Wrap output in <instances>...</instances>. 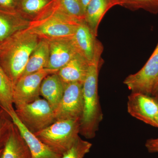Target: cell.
I'll list each match as a JSON object with an SVG mask.
<instances>
[{
    "label": "cell",
    "mask_w": 158,
    "mask_h": 158,
    "mask_svg": "<svg viewBox=\"0 0 158 158\" xmlns=\"http://www.w3.org/2000/svg\"><path fill=\"white\" fill-rule=\"evenodd\" d=\"M103 49L101 43L98 41L82 87L84 108L80 120V134L88 139L95 137L103 117L98 93L100 59Z\"/></svg>",
    "instance_id": "1"
},
{
    "label": "cell",
    "mask_w": 158,
    "mask_h": 158,
    "mask_svg": "<svg viewBox=\"0 0 158 158\" xmlns=\"http://www.w3.org/2000/svg\"><path fill=\"white\" fill-rule=\"evenodd\" d=\"M40 38L27 28L15 33L0 44V65L14 86L22 76Z\"/></svg>",
    "instance_id": "2"
},
{
    "label": "cell",
    "mask_w": 158,
    "mask_h": 158,
    "mask_svg": "<svg viewBox=\"0 0 158 158\" xmlns=\"http://www.w3.org/2000/svg\"><path fill=\"white\" fill-rule=\"evenodd\" d=\"M81 22L65 12L60 0H53L41 13L30 20L27 29L40 39H67L73 37Z\"/></svg>",
    "instance_id": "3"
},
{
    "label": "cell",
    "mask_w": 158,
    "mask_h": 158,
    "mask_svg": "<svg viewBox=\"0 0 158 158\" xmlns=\"http://www.w3.org/2000/svg\"><path fill=\"white\" fill-rule=\"evenodd\" d=\"M80 127L79 119L56 120L34 135L51 150L62 156L80 137Z\"/></svg>",
    "instance_id": "4"
},
{
    "label": "cell",
    "mask_w": 158,
    "mask_h": 158,
    "mask_svg": "<svg viewBox=\"0 0 158 158\" xmlns=\"http://www.w3.org/2000/svg\"><path fill=\"white\" fill-rule=\"evenodd\" d=\"M18 118L31 132L35 133L46 128L56 121L54 110L44 99L15 106Z\"/></svg>",
    "instance_id": "5"
},
{
    "label": "cell",
    "mask_w": 158,
    "mask_h": 158,
    "mask_svg": "<svg viewBox=\"0 0 158 158\" xmlns=\"http://www.w3.org/2000/svg\"><path fill=\"white\" fill-rule=\"evenodd\" d=\"M158 79V43L154 51L143 67L125 79L123 84L131 93L151 96Z\"/></svg>",
    "instance_id": "6"
},
{
    "label": "cell",
    "mask_w": 158,
    "mask_h": 158,
    "mask_svg": "<svg viewBox=\"0 0 158 158\" xmlns=\"http://www.w3.org/2000/svg\"><path fill=\"white\" fill-rule=\"evenodd\" d=\"M58 71L44 68L21 77L13 87L15 106L28 103L40 98V86L44 79L48 75Z\"/></svg>",
    "instance_id": "7"
},
{
    "label": "cell",
    "mask_w": 158,
    "mask_h": 158,
    "mask_svg": "<svg viewBox=\"0 0 158 158\" xmlns=\"http://www.w3.org/2000/svg\"><path fill=\"white\" fill-rule=\"evenodd\" d=\"M83 84L73 83L65 85L62 99L54 110L56 121L66 119L81 120L84 108Z\"/></svg>",
    "instance_id": "8"
},
{
    "label": "cell",
    "mask_w": 158,
    "mask_h": 158,
    "mask_svg": "<svg viewBox=\"0 0 158 158\" xmlns=\"http://www.w3.org/2000/svg\"><path fill=\"white\" fill-rule=\"evenodd\" d=\"M128 113L138 120L154 127L158 128L157 115L158 101L151 95L131 93L128 98Z\"/></svg>",
    "instance_id": "9"
},
{
    "label": "cell",
    "mask_w": 158,
    "mask_h": 158,
    "mask_svg": "<svg viewBox=\"0 0 158 158\" xmlns=\"http://www.w3.org/2000/svg\"><path fill=\"white\" fill-rule=\"evenodd\" d=\"M48 40L49 46V58L46 68L59 71L78 54L72 38Z\"/></svg>",
    "instance_id": "10"
},
{
    "label": "cell",
    "mask_w": 158,
    "mask_h": 158,
    "mask_svg": "<svg viewBox=\"0 0 158 158\" xmlns=\"http://www.w3.org/2000/svg\"><path fill=\"white\" fill-rule=\"evenodd\" d=\"M9 115L27 145L31 152V158H62V156L51 150L34 133L24 126L18 118L15 110L9 113Z\"/></svg>",
    "instance_id": "11"
},
{
    "label": "cell",
    "mask_w": 158,
    "mask_h": 158,
    "mask_svg": "<svg viewBox=\"0 0 158 158\" xmlns=\"http://www.w3.org/2000/svg\"><path fill=\"white\" fill-rule=\"evenodd\" d=\"M85 21L80 24L74 35L73 42L78 53L88 62L93 60L98 40Z\"/></svg>",
    "instance_id": "12"
},
{
    "label": "cell",
    "mask_w": 158,
    "mask_h": 158,
    "mask_svg": "<svg viewBox=\"0 0 158 158\" xmlns=\"http://www.w3.org/2000/svg\"><path fill=\"white\" fill-rule=\"evenodd\" d=\"M90 63L77 54L57 73L65 85L73 83L83 84L88 74Z\"/></svg>",
    "instance_id": "13"
},
{
    "label": "cell",
    "mask_w": 158,
    "mask_h": 158,
    "mask_svg": "<svg viewBox=\"0 0 158 158\" xmlns=\"http://www.w3.org/2000/svg\"><path fill=\"white\" fill-rule=\"evenodd\" d=\"M65 85L57 73L48 75L44 79L40 88V95L55 110L62 99Z\"/></svg>",
    "instance_id": "14"
},
{
    "label": "cell",
    "mask_w": 158,
    "mask_h": 158,
    "mask_svg": "<svg viewBox=\"0 0 158 158\" xmlns=\"http://www.w3.org/2000/svg\"><path fill=\"white\" fill-rule=\"evenodd\" d=\"M0 158H31L29 148L14 124L3 147Z\"/></svg>",
    "instance_id": "15"
},
{
    "label": "cell",
    "mask_w": 158,
    "mask_h": 158,
    "mask_svg": "<svg viewBox=\"0 0 158 158\" xmlns=\"http://www.w3.org/2000/svg\"><path fill=\"white\" fill-rule=\"evenodd\" d=\"M30 21V19L19 11H14L9 15L0 12V41L27 28Z\"/></svg>",
    "instance_id": "16"
},
{
    "label": "cell",
    "mask_w": 158,
    "mask_h": 158,
    "mask_svg": "<svg viewBox=\"0 0 158 158\" xmlns=\"http://www.w3.org/2000/svg\"><path fill=\"white\" fill-rule=\"evenodd\" d=\"M49 58V46L48 40L40 39L37 46L29 57L22 76L46 68L48 64Z\"/></svg>",
    "instance_id": "17"
},
{
    "label": "cell",
    "mask_w": 158,
    "mask_h": 158,
    "mask_svg": "<svg viewBox=\"0 0 158 158\" xmlns=\"http://www.w3.org/2000/svg\"><path fill=\"white\" fill-rule=\"evenodd\" d=\"M113 7L110 0H91L85 13V21L95 36L99 24L106 12Z\"/></svg>",
    "instance_id": "18"
},
{
    "label": "cell",
    "mask_w": 158,
    "mask_h": 158,
    "mask_svg": "<svg viewBox=\"0 0 158 158\" xmlns=\"http://www.w3.org/2000/svg\"><path fill=\"white\" fill-rule=\"evenodd\" d=\"M13 85L0 65V107L9 115L13 107Z\"/></svg>",
    "instance_id": "19"
},
{
    "label": "cell",
    "mask_w": 158,
    "mask_h": 158,
    "mask_svg": "<svg viewBox=\"0 0 158 158\" xmlns=\"http://www.w3.org/2000/svg\"><path fill=\"white\" fill-rule=\"evenodd\" d=\"M53 0H21L19 11L31 20L41 13Z\"/></svg>",
    "instance_id": "20"
},
{
    "label": "cell",
    "mask_w": 158,
    "mask_h": 158,
    "mask_svg": "<svg viewBox=\"0 0 158 158\" xmlns=\"http://www.w3.org/2000/svg\"><path fill=\"white\" fill-rule=\"evenodd\" d=\"M116 5L130 10L141 9L152 14L158 13V0H118Z\"/></svg>",
    "instance_id": "21"
},
{
    "label": "cell",
    "mask_w": 158,
    "mask_h": 158,
    "mask_svg": "<svg viewBox=\"0 0 158 158\" xmlns=\"http://www.w3.org/2000/svg\"><path fill=\"white\" fill-rule=\"evenodd\" d=\"M92 144L79 137L73 145L62 155V158H84L89 152Z\"/></svg>",
    "instance_id": "22"
},
{
    "label": "cell",
    "mask_w": 158,
    "mask_h": 158,
    "mask_svg": "<svg viewBox=\"0 0 158 158\" xmlns=\"http://www.w3.org/2000/svg\"><path fill=\"white\" fill-rule=\"evenodd\" d=\"M60 4L66 13L80 22L85 21V14L79 0H60Z\"/></svg>",
    "instance_id": "23"
},
{
    "label": "cell",
    "mask_w": 158,
    "mask_h": 158,
    "mask_svg": "<svg viewBox=\"0 0 158 158\" xmlns=\"http://www.w3.org/2000/svg\"><path fill=\"white\" fill-rule=\"evenodd\" d=\"M13 122L10 116L2 110L0 112V149L3 148L9 138L11 128L13 127Z\"/></svg>",
    "instance_id": "24"
},
{
    "label": "cell",
    "mask_w": 158,
    "mask_h": 158,
    "mask_svg": "<svg viewBox=\"0 0 158 158\" xmlns=\"http://www.w3.org/2000/svg\"><path fill=\"white\" fill-rule=\"evenodd\" d=\"M20 1L21 0H0V6L6 9L12 10L16 9L19 11Z\"/></svg>",
    "instance_id": "25"
},
{
    "label": "cell",
    "mask_w": 158,
    "mask_h": 158,
    "mask_svg": "<svg viewBox=\"0 0 158 158\" xmlns=\"http://www.w3.org/2000/svg\"><path fill=\"white\" fill-rule=\"evenodd\" d=\"M145 146L148 152L158 153V138L148 139L146 141Z\"/></svg>",
    "instance_id": "26"
},
{
    "label": "cell",
    "mask_w": 158,
    "mask_h": 158,
    "mask_svg": "<svg viewBox=\"0 0 158 158\" xmlns=\"http://www.w3.org/2000/svg\"><path fill=\"white\" fill-rule=\"evenodd\" d=\"M151 96L158 101V79L153 89Z\"/></svg>",
    "instance_id": "27"
},
{
    "label": "cell",
    "mask_w": 158,
    "mask_h": 158,
    "mask_svg": "<svg viewBox=\"0 0 158 158\" xmlns=\"http://www.w3.org/2000/svg\"><path fill=\"white\" fill-rule=\"evenodd\" d=\"M90 1L91 0H79V2H80L81 6L82 9H83V11H84L85 14L87 6H88L89 3H90Z\"/></svg>",
    "instance_id": "28"
},
{
    "label": "cell",
    "mask_w": 158,
    "mask_h": 158,
    "mask_svg": "<svg viewBox=\"0 0 158 158\" xmlns=\"http://www.w3.org/2000/svg\"><path fill=\"white\" fill-rule=\"evenodd\" d=\"M110 1L111 2L112 6L113 7V6H116V3H117L118 0H110Z\"/></svg>",
    "instance_id": "29"
},
{
    "label": "cell",
    "mask_w": 158,
    "mask_h": 158,
    "mask_svg": "<svg viewBox=\"0 0 158 158\" xmlns=\"http://www.w3.org/2000/svg\"><path fill=\"white\" fill-rule=\"evenodd\" d=\"M156 119L157 123V124L158 125V113L157 115L156 118Z\"/></svg>",
    "instance_id": "30"
},
{
    "label": "cell",
    "mask_w": 158,
    "mask_h": 158,
    "mask_svg": "<svg viewBox=\"0 0 158 158\" xmlns=\"http://www.w3.org/2000/svg\"><path fill=\"white\" fill-rule=\"evenodd\" d=\"M3 148L2 149H0V155H1V153L2 152V151Z\"/></svg>",
    "instance_id": "31"
},
{
    "label": "cell",
    "mask_w": 158,
    "mask_h": 158,
    "mask_svg": "<svg viewBox=\"0 0 158 158\" xmlns=\"http://www.w3.org/2000/svg\"><path fill=\"white\" fill-rule=\"evenodd\" d=\"M2 110H3L2 109V108H1V107H0V112H1V111H2Z\"/></svg>",
    "instance_id": "32"
}]
</instances>
